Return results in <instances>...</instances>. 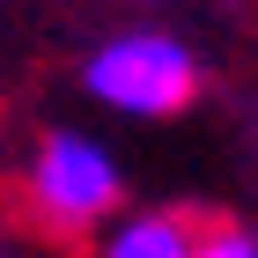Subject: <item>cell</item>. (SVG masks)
<instances>
[{
    "instance_id": "cell-1",
    "label": "cell",
    "mask_w": 258,
    "mask_h": 258,
    "mask_svg": "<svg viewBox=\"0 0 258 258\" xmlns=\"http://www.w3.org/2000/svg\"><path fill=\"white\" fill-rule=\"evenodd\" d=\"M89 96L125 111V118H170L184 103L199 96V67L177 37H155V30H140V37H111L89 59Z\"/></svg>"
},
{
    "instance_id": "cell-2",
    "label": "cell",
    "mask_w": 258,
    "mask_h": 258,
    "mask_svg": "<svg viewBox=\"0 0 258 258\" xmlns=\"http://www.w3.org/2000/svg\"><path fill=\"white\" fill-rule=\"evenodd\" d=\"M37 199L67 221H96V214L118 207V170H111L103 148H89L74 133H52L44 155H37Z\"/></svg>"
},
{
    "instance_id": "cell-3",
    "label": "cell",
    "mask_w": 258,
    "mask_h": 258,
    "mask_svg": "<svg viewBox=\"0 0 258 258\" xmlns=\"http://www.w3.org/2000/svg\"><path fill=\"white\" fill-rule=\"evenodd\" d=\"M103 258H192V229L177 214H133L103 243Z\"/></svg>"
},
{
    "instance_id": "cell-4",
    "label": "cell",
    "mask_w": 258,
    "mask_h": 258,
    "mask_svg": "<svg viewBox=\"0 0 258 258\" xmlns=\"http://www.w3.org/2000/svg\"><path fill=\"white\" fill-rule=\"evenodd\" d=\"M192 258H258V243L251 236H207V243H192Z\"/></svg>"
}]
</instances>
